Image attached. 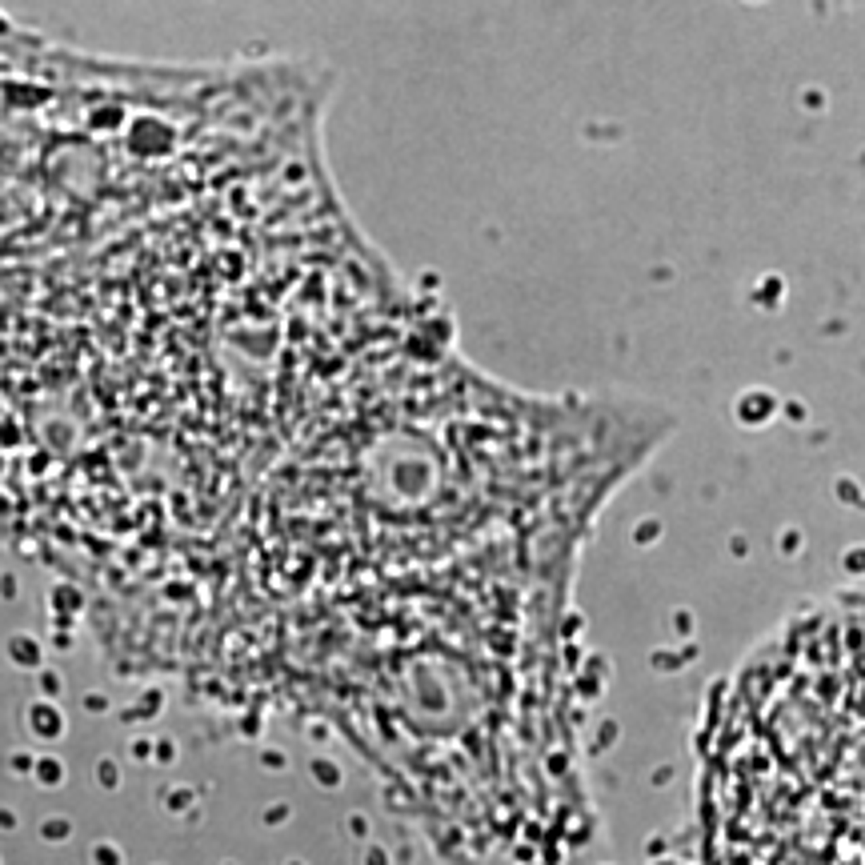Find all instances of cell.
<instances>
[{"instance_id": "cell-1", "label": "cell", "mask_w": 865, "mask_h": 865, "mask_svg": "<svg viewBox=\"0 0 865 865\" xmlns=\"http://www.w3.org/2000/svg\"><path fill=\"white\" fill-rule=\"evenodd\" d=\"M713 790L725 865H865V613L805 621L745 673Z\"/></svg>"}]
</instances>
